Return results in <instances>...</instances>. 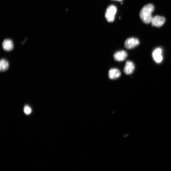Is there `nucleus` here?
<instances>
[{
    "instance_id": "f257e3e1",
    "label": "nucleus",
    "mask_w": 171,
    "mask_h": 171,
    "mask_svg": "<svg viewBox=\"0 0 171 171\" xmlns=\"http://www.w3.org/2000/svg\"><path fill=\"white\" fill-rule=\"evenodd\" d=\"M154 10V7L152 4L146 5L142 8L140 17L144 22L146 24L151 22L153 18L152 14Z\"/></svg>"
},
{
    "instance_id": "f03ea898",
    "label": "nucleus",
    "mask_w": 171,
    "mask_h": 171,
    "mask_svg": "<svg viewBox=\"0 0 171 171\" xmlns=\"http://www.w3.org/2000/svg\"><path fill=\"white\" fill-rule=\"evenodd\" d=\"M117 11L116 7L114 5H111L107 8L105 17L108 22H112L115 20Z\"/></svg>"
},
{
    "instance_id": "7ed1b4c3",
    "label": "nucleus",
    "mask_w": 171,
    "mask_h": 171,
    "mask_svg": "<svg viewBox=\"0 0 171 171\" xmlns=\"http://www.w3.org/2000/svg\"><path fill=\"white\" fill-rule=\"evenodd\" d=\"M139 44L140 41L138 39L131 38L125 40L124 43V46L127 49H131L137 46Z\"/></svg>"
},
{
    "instance_id": "20e7f679",
    "label": "nucleus",
    "mask_w": 171,
    "mask_h": 171,
    "mask_svg": "<svg viewBox=\"0 0 171 171\" xmlns=\"http://www.w3.org/2000/svg\"><path fill=\"white\" fill-rule=\"evenodd\" d=\"M163 51L160 48L155 49L153 52V57L154 61L157 63L162 62L163 60Z\"/></svg>"
},
{
    "instance_id": "39448f33",
    "label": "nucleus",
    "mask_w": 171,
    "mask_h": 171,
    "mask_svg": "<svg viewBox=\"0 0 171 171\" xmlns=\"http://www.w3.org/2000/svg\"><path fill=\"white\" fill-rule=\"evenodd\" d=\"M165 19L164 17L159 16H156L153 17L151 23L153 26L160 27L165 24Z\"/></svg>"
},
{
    "instance_id": "423d86ee",
    "label": "nucleus",
    "mask_w": 171,
    "mask_h": 171,
    "mask_svg": "<svg viewBox=\"0 0 171 171\" xmlns=\"http://www.w3.org/2000/svg\"><path fill=\"white\" fill-rule=\"evenodd\" d=\"M128 55V53L126 51L122 50L117 51L114 54L113 58L116 61L121 62L126 59Z\"/></svg>"
},
{
    "instance_id": "0eeeda50",
    "label": "nucleus",
    "mask_w": 171,
    "mask_h": 171,
    "mask_svg": "<svg viewBox=\"0 0 171 171\" xmlns=\"http://www.w3.org/2000/svg\"><path fill=\"white\" fill-rule=\"evenodd\" d=\"M135 65L134 63L130 61H128L125 63L124 69V72L125 74L129 75L132 74L135 70Z\"/></svg>"
},
{
    "instance_id": "6e6552de",
    "label": "nucleus",
    "mask_w": 171,
    "mask_h": 171,
    "mask_svg": "<svg viewBox=\"0 0 171 171\" xmlns=\"http://www.w3.org/2000/svg\"><path fill=\"white\" fill-rule=\"evenodd\" d=\"M2 47L5 50L10 51L14 48V44L12 40L9 39H6L2 43Z\"/></svg>"
},
{
    "instance_id": "1a4fd4ad",
    "label": "nucleus",
    "mask_w": 171,
    "mask_h": 171,
    "mask_svg": "<svg viewBox=\"0 0 171 171\" xmlns=\"http://www.w3.org/2000/svg\"><path fill=\"white\" fill-rule=\"evenodd\" d=\"M121 75V73L120 70L116 68H112L108 72L109 78L112 79L119 78Z\"/></svg>"
},
{
    "instance_id": "9d476101",
    "label": "nucleus",
    "mask_w": 171,
    "mask_h": 171,
    "mask_svg": "<svg viewBox=\"0 0 171 171\" xmlns=\"http://www.w3.org/2000/svg\"><path fill=\"white\" fill-rule=\"evenodd\" d=\"M9 64L8 62L5 59H2L0 62V71L4 72L8 69Z\"/></svg>"
},
{
    "instance_id": "9b49d317",
    "label": "nucleus",
    "mask_w": 171,
    "mask_h": 171,
    "mask_svg": "<svg viewBox=\"0 0 171 171\" xmlns=\"http://www.w3.org/2000/svg\"><path fill=\"white\" fill-rule=\"evenodd\" d=\"M24 111L26 115H29L31 112V109L29 106H26L24 108Z\"/></svg>"
},
{
    "instance_id": "f8f14e48",
    "label": "nucleus",
    "mask_w": 171,
    "mask_h": 171,
    "mask_svg": "<svg viewBox=\"0 0 171 171\" xmlns=\"http://www.w3.org/2000/svg\"><path fill=\"white\" fill-rule=\"evenodd\" d=\"M115 1H122V0H115Z\"/></svg>"
}]
</instances>
